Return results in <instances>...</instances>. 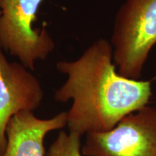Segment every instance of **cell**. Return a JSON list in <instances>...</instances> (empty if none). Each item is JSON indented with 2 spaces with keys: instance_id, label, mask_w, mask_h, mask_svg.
I'll list each match as a JSON object with an SVG mask.
<instances>
[{
  "instance_id": "1",
  "label": "cell",
  "mask_w": 156,
  "mask_h": 156,
  "mask_svg": "<svg viewBox=\"0 0 156 156\" xmlns=\"http://www.w3.org/2000/svg\"><path fill=\"white\" fill-rule=\"evenodd\" d=\"M113 56L111 42L100 38L77 59L56 64L67 77L56 90L54 99L62 103L73 101L67 112L69 132L82 136L108 131L124 117L147 106L151 82L121 75Z\"/></svg>"
},
{
  "instance_id": "2",
  "label": "cell",
  "mask_w": 156,
  "mask_h": 156,
  "mask_svg": "<svg viewBox=\"0 0 156 156\" xmlns=\"http://www.w3.org/2000/svg\"><path fill=\"white\" fill-rule=\"evenodd\" d=\"M110 42L118 73L139 80L156 45V0H125L116 15Z\"/></svg>"
},
{
  "instance_id": "3",
  "label": "cell",
  "mask_w": 156,
  "mask_h": 156,
  "mask_svg": "<svg viewBox=\"0 0 156 156\" xmlns=\"http://www.w3.org/2000/svg\"><path fill=\"white\" fill-rule=\"evenodd\" d=\"M43 1L0 0V46L31 70L36 60L46 58L54 48L46 23L41 28H34Z\"/></svg>"
},
{
  "instance_id": "4",
  "label": "cell",
  "mask_w": 156,
  "mask_h": 156,
  "mask_svg": "<svg viewBox=\"0 0 156 156\" xmlns=\"http://www.w3.org/2000/svg\"><path fill=\"white\" fill-rule=\"evenodd\" d=\"M86 156H156V108L146 106L106 132L86 134Z\"/></svg>"
},
{
  "instance_id": "5",
  "label": "cell",
  "mask_w": 156,
  "mask_h": 156,
  "mask_svg": "<svg viewBox=\"0 0 156 156\" xmlns=\"http://www.w3.org/2000/svg\"><path fill=\"white\" fill-rule=\"evenodd\" d=\"M44 92L38 80L22 64L9 62L0 46V156L7 146L6 129L11 118L40 106Z\"/></svg>"
},
{
  "instance_id": "6",
  "label": "cell",
  "mask_w": 156,
  "mask_h": 156,
  "mask_svg": "<svg viewBox=\"0 0 156 156\" xmlns=\"http://www.w3.org/2000/svg\"><path fill=\"white\" fill-rule=\"evenodd\" d=\"M67 124V112L41 119L32 112H21L11 118L6 129L7 146L2 156H44V140L53 130Z\"/></svg>"
},
{
  "instance_id": "7",
  "label": "cell",
  "mask_w": 156,
  "mask_h": 156,
  "mask_svg": "<svg viewBox=\"0 0 156 156\" xmlns=\"http://www.w3.org/2000/svg\"><path fill=\"white\" fill-rule=\"evenodd\" d=\"M46 156H82L81 136L73 132H60L50 145Z\"/></svg>"
},
{
  "instance_id": "8",
  "label": "cell",
  "mask_w": 156,
  "mask_h": 156,
  "mask_svg": "<svg viewBox=\"0 0 156 156\" xmlns=\"http://www.w3.org/2000/svg\"><path fill=\"white\" fill-rule=\"evenodd\" d=\"M1 15H2V11L0 10V16H1Z\"/></svg>"
},
{
  "instance_id": "9",
  "label": "cell",
  "mask_w": 156,
  "mask_h": 156,
  "mask_svg": "<svg viewBox=\"0 0 156 156\" xmlns=\"http://www.w3.org/2000/svg\"><path fill=\"white\" fill-rule=\"evenodd\" d=\"M155 108H156V107H155Z\"/></svg>"
}]
</instances>
